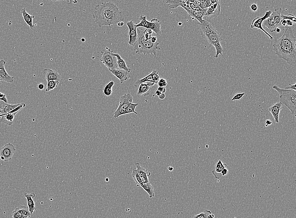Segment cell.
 I'll return each mask as SVG.
<instances>
[{
    "label": "cell",
    "instance_id": "e575fe53",
    "mask_svg": "<svg viewBox=\"0 0 296 218\" xmlns=\"http://www.w3.org/2000/svg\"><path fill=\"white\" fill-rule=\"evenodd\" d=\"M138 105H139L138 103L135 104L133 103L130 104L125 110V115L132 113H134L137 115L138 113L135 112V109Z\"/></svg>",
    "mask_w": 296,
    "mask_h": 218
},
{
    "label": "cell",
    "instance_id": "be15d7a7",
    "mask_svg": "<svg viewBox=\"0 0 296 218\" xmlns=\"http://www.w3.org/2000/svg\"><path fill=\"white\" fill-rule=\"evenodd\" d=\"M168 170H169V171H170V172H172V171L173 170H174V168L173 167H172V166H169V167H168Z\"/></svg>",
    "mask_w": 296,
    "mask_h": 218
},
{
    "label": "cell",
    "instance_id": "680465c9",
    "mask_svg": "<svg viewBox=\"0 0 296 218\" xmlns=\"http://www.w3.org/2000/svg\"><path fill=\"white\" fill-rule=\"evenodd\" d=\"M117 25L119 27H123L124 25V22H123V21H122V22H119V23H117Z\"/></svg>",
    "mask_w": 296,
    "mask_h": 218
},
{
    "label": "cell",
    "instance_id": "bcb514c9",
    "mask_svg": "<svg viewBox=\"0 0 296 218\" xmlns=\"http://www.w3.org/2000/svg\"><path fill=\"white\" fill-rule=\"evenodd\" d=\"M144 35L145 37L146 38L147 40H151V38H152V36H151V34H149L146 33V32L145 30L144 31Z\"/></svg>",
    "mask_w": 296,
    "mask_h": 218
},
{
    "label": "cell",
    "instance_id": "6da1fadb",
    "mask_svg": "<svg viewBox=\"0 0 296 218\" xmlns=\"http://www.w3.org/2000/svg\"><path fill=\"white\" fill-rule=\"evenodd\" d=\"M296 39L292 28L285 27L282 36L277 39L272 45L276 55L285 60L289 65L295 66L296 64Z\"/></svg>",
    "mask_w": 296,
    "mask_h": 218
},
{
    "label": "cell",
    "instance_id": "f546056e",
    "mask_svg": "<svg viewBox=\"0 0 296 218\" xmlns=\"http://www.w3.org/2000/svg\"><path fill=\"white\" fill-rule=\"evenodd\" d=\"M15 209L20 212L25 218H29L31 216V214L29 211L28 207L20 205L16 208Z\"/></svg>",
    "mask_w": 296,
    "mask_h": 218
},
{
    "label": "cell",
    "instance_id": "1f68e13d",
    "mask_svg": "<svg viewBox=\"0 0 296 218\" xmlns=\"http://www.w3.org/2000/svg\"><path fill=\"white\" fill-rule=\"evenodd\" d=\"M132 176L133 180L135 182V184L137 187H141L143 185V183L139 175L137 172L136 169H133Z\"/></svg>",
    "mask_w": 296,
    "mask_h": 218
},
{
    "label": "cell",
    "instance_id": "8d00e7d4",
    "mask_svg": "<svg viewBox=\"0 0 296 218\" xmlns=\"http://www.w3.org/2000/svg\"><path fill=\"white\" fill-rule=\"evenodd\" d=\"M211 213H212L211 211L209 210H206L204 212L196 215L193 217V218H207L209 215Z\"/></svg>",
    "mask_w": 296,
    "mask_h": 218
},
{
    "label": "cell",
    "instance_id": "d6986e66",
    "mask_svg": "<svg viewBox=\"0 0 296 218\" xmlns=\"http://www.w3.org/2000/svg\"><path fill=\"white\" fill-rule=\"evenodd\" d=\"M44 74L45 76L47 81L50 80H56L60 81L61 75L56 70L49 69H44Z\"/></svg>",
    "mask_w": 296,
    "mask_h": 218
},
{
    "label": "cell",
    "instance_id": "ab89813d",
    "mask_svg": "<svg viewBox=\"0 0 296 218\" xmlns=\"http://www.w3.org/2000/svg\"><path fill=\"white\" fill-rule=\"evenodd\" d=\"M244 95H245L244 93H239L236 94L232 98L231 101H234L241 100Z\"/></svg>",
    "mask_w": 296,
    "mask_h": 218
},
{
    "label": "cell",
    "instance_id": "7c38bea8",
    "mask_svg": "<svg viewBox=\"0 0 296 218\" xmlns=\"http://www.w3.org/2000/svg\"><path fill=\"white\" fill-rule=\"evenodd\" d=\"M129 29V41L128 43L131 46H133L136 43L138 38L137 27L133 20H131L126 23Z\"/></svg>",
    "mask_w": 296,
    "mask_h": 218
},
{
    "label": "cell",
    "instance_id": "5b68a950",
    "mask_svg": "<svg viewBox=\"0 0 296 218\" xmlns=\"http://www.w3.org/2000/svg\"><path fill=\"white\" fill-rule=\"evenodd\" d=\"M272 89L279 94V102L287 107L291 113L296 117V91L281 89L276 85L273 86Z\"/></svg>",
    "mask_w": 296,
    "mask_h": 218
},
{
    "label": "cell",
    "instance_id": "ee69618b",
    "mask_svg": "<svg viewBox=\"0 0 296 218\" xmlns=\"http://www.w3.org/2000/svg\"><path fill=\"white\" fill-rule=\"evenodd\" d=\"M250 9L252 12H256L257 11L258 6L257 4L256 3H253L250 6Z\"/></svg>",
    "mask_w": 296,
    "mask_h": 218
},
{
    "label": "cell",
    "instance_id": "836d02e7",
    "mask_svg": "<svg viewBox=\"0 0 296 218\" xmlns=\"http://www.w3.org/2000/svg\"><path fill=\"white\" fill-rule=\"evenodd\" d=\"M151 75H152V73L151 72V73L149 74L146 77H143L142 79H139V80H137L135 84V86L136 87H139V86L141 84L145 82H147V81H150V82H153L155 83V82L152 79Z\"/></svg>",
    "mask_w": 296,
    "mask_h": 218
},
{
    "label": "cell",
    "instance_id": "5bb4252c",
    "mask_svg": "<svg viewBox=\"0 0 296 218\" xmlns=\"http://www.w3.org/2000/svg\"><path fill=\"white\" fill-rule=\"evenodd\" d=\"M6 61L4 60H0V79L6 83H12L14 81V77L9 74L5 69Z\"/></svg>",
    "mask_w": 296,
    "mask_h": 218
},
{
    "label": "cell",
    "instance_id": "e0dca14e",
    "mask_svg": "<svg viewBox=\"0 0 296 218\" xmlns=\"http://www.w3.org/2000/svg\"><path fill=\"white\" fill-rule=\"evenodd\" d=\"M109 72L113 74V75L119 79L121 84H123L124 81L129 79L128 73L124 70L119 69H108Z\"/></svg>",
    "mask_w": 296,
    "mask_h": 218
},
{
    "label": "cell",
    "instance_id": "b9f144b4",
    "mask_svg": "<svg viewBox=\"0 0 296 218\" xmlns=\"http://www.w3.org/2000/svg\"><path fill=\"white\" fill-rule=\"evenodd\" d=\"M12 218H25L16 209L12 212Z\"/></svg>",
    "mask_w": 296,
    "mask_h": 218
},
{
    "label": "cell",
    "instance_id": "d4e9b609",
    "mask_svg": "<svg viewBox=\"0 0 296 218\" xmlns=\"http://www.w3.org/2000/svg\"><path fill=\"white\" fill-rule=\"evenodd\" d=\"M281 11H282V9L281 8H279L275 10L274 12L271 13V15L274 20L276 28H279V27L281 25V22L282 20L281 16Z\"/></svg>",
    "mask_w": 296,
    "mask_h": 218
},
{
    "label": "cell",
    "instance_id": "52a82bcc",
    "mask_svg": "<svg viewBox=\"0 0 296 218\" xmlns=\"http://www.w3.org/2000/svg\"><path fill=\"white\" fill-rule=\"evenodd\" d=\"M133 97L131 94H125L120 98L119 105L114 113V118H117L120 116L125 115V110L130 104L133 103Z\"/></svg>",
    "mask_w": 296,
    "mask_h": 218
},
{
    "label": "cell",
    "instance_id": "7402d4cb",
    "mask_svg": "<svg viewBox=\"0 0 296 218\" xmlns=\"http://www.w3.org/2000/svg\"><path fill=\"white\" fill-rule=\"evenodd\" d=\"M21 104H9L8 103H6L5 102H2V104L0 105V113L1 114L8 113L12 111V110L15 109L16 108L20 106Z\"/></svg>",
    "mask_w": 296,
    "mask_h": 218
},
{
    "label": "cell",
    "instance_id": "d590c367",
    "mask_svg": "<svg viewBox=\"0 0 296 218\" xmlns=\"http://www.w3.org/2000/svg\"><path fill=\"white\" fill-rule=\"evenodd\" d=\"M212 5L211 0H204V1H201L199 8L202 9H206L209 8Z\"/></svg>",
    "mask_w": 296,
    "mask_h": 218
},
{
    "label": "cell",
    "instance_id": "4316f807",
    "mask_svg": "<svg viewBox=\"0 0 296 218\" xmlns=\"http://www.w3.org/2000/svg\"><path fill=\"white\" fill-rule=\"evenodd\" d=\"M263 24L265 26L267 27L271 32H276V28L274 20L272 15H271L269 18L263 22Z\"/></svg>",
    "mask_w": 296,
    "mask_h": 218
},
{
    "label": "cell",
    "instance_id": "681fc988",
    "mask_svg": "<svg viewBox=\"0 0 296 218\" xmlns=\"http://www.w3.org/2000/svg\"><path fill=\"white\" fill-rule=\"evenodd\" d=\"M228 171L227 169L225 168L224 169L222 172H221V176H224L225 175H227L228 173Z\"/></svg>",
    "mask_w": 296,
    "mask_h": 218
},
{
    "label": "cell",
    "instance_id": "7a4b0ae2",
    "mask_svg": "<svg viewBox=\"0 0 296 218\" xmlns=\"http://www.w3.org/2000/svg\"><path fill=\"white\" fill-rule=\"evenodd\" d=\"M93 18L100 27L117 24L124 20L122 12L118 7L111 2H104L95 6L93 13Z\"/></svg>",
    "mask_w": 296,
    "mask_h": 218
},
{
    "label": "cell",
    "instance_id": "7bdbcfd3",
    "mask_svg": "<svg viewBox=\"0 0 296 218\" xmlns=\"http://www.w3.org/2000/svg\"><path fill=\"white\" fill-rule=\"evenodd\" d=\"M0 101L6 103H8V102L7 99L6 98V95L5 94H3V93L0 92Z\"/></svg>",
    "mask_w": 296,
    "mask_h": 218
},
{
    "label": "cell",
    "instance_id": "2e32d148",
    "mask_svg": "<svg viewBox=\"0 0 296 218\" xmlns=\"http://www.w3.org/2000/svg\"><path fill=\"white\" fill-rule=\"evenodd\" d=\"M135 166L137 172L141 178L143 184L150 183L149 177L151 175V173L149 172L147 170L142 167L139 163H135Z\"/></svg>",
    "mask_w": 296,
    "mask_h": 218
},
{
    "label": "cell",
    "instance_id": "484cf974",
    "mask_svg": "<svg viewBox=\"0 0 296 218\" xmlns=\"http://www.w3.org/2000/svg\"><path fill=\"white\" fill-rule=\"evenodd\" d=\"M151 90V87L147 85L146 84L142 83L139 86L137 95L138 96L146 97V96H147L150 95Z\"/></svg>",
    "mask_w": 296,
    "mask_h": 218
},
{
    "label": "cell",
    "instance_id": "11a10c76",
    "mask_svg": "<svg viewBox=\"0 0 296 218\" xmlns=\"http://www.w3.org/2000/svg\"><path fill=\"white\" fill-rule=\"evenodd\" d=\"M158 97L161 100H163L165 98V94L161 93V95Z\"/></svg>",
    "mask_w": 296,
    "mask_h": 218
},
{
    "label": "cell",
    "instance_id": "db71d44e",
    "mask_svg": "<svg viewBox=\"0 0 296 218\" xmlns=\"http://www.w3.org/2000/svg\"><path fill=\"white\" fill-rule=\"evenodd\" d=\"M157 37H152L151 39V42L153 43H155L157 42Z\"/></svg>",
    "mask_w": 296,
    "mask_h": 218
},
{
    "label": "cell",
    "instance_id": "f5cc1de1",
    "mask_svg": "<svg viewBox=\"0 0 296 218\" xmlns=\"http://www.w3.org/2000/svg\"><path fill=\"white\" fill-rule=\"evenodd\" d=\"M44 85L43 83L39 84V85H38V88L40 90H43L44 89Z\"/></svg>",
    "mask_w": 296,
    "mask_h": 218
},
{
    "label": "cell",
    "instance_id": "83f0119b",
    "mask_svg": "<svg viewBox=\"0 0 296 218\" xmlns=\"http://www.w3.org/2000/svg\"><path fill=\"white\" fill-rule=\"evenodd\" d=\"M114 85V82L111 80L104 86L103 89V93L106 97H109L113 93V88Z\"/></svg>",
    "mask_w": 296,
    "mask_h": 218
},
{
    "label": "cell",
    "instance_id": "74e56055",
    "mask_svg": "<svg viewBox=\"0 0 296 218\" xmlns=\"http://www.w3.org/2000/svg\"><path fill=\"white\" fill-rule=\"evenodd\" d=\"M282 20H291L292 22L295 24L296 22V18L294 16L291 14H289L287 15H281Z\"/></svg>",
    "mask_w": 296,
    "mask_h": 218
},
{
    "label": "cell",
    "instance_id": "60d3db41",
    "mask_svg": "<svg viewBox=\"0 0 296 218\" xmlns=\"http://www.w3.org/2000/svg\"><path fill=\"white\" fill-rule=\"evenodd\" d=\"M157 84L158 87H166L168 85V83H167V80L165 79H163V78H161L158 80Z\"/></svg>",
    "mask_w": 296,
    "mask_h": 218
},
{
    "label": "cell",
    "instance_id": "94428289",
    "mask_svg": "<svg viewBox=\"0 0 296 218\" xmlns=\"http://www.w3.org/2000/svg\"><path fill=\"white\" fill-rule=\"evenodd\" d=\"M215 218V215H214V214H212V213H211V214L209 215L208 216V217H207V218Z\"/></svg>",
    "mask_w": 296,
    "mask_h": 218
},
{
    "label": "cell",
    "instance_id": "f1b7e54d",
    "mask_svg": "<svg viewBox=\"0 0 296 218\" xmlns=\"http://www.w3.org/2000/svg\"><path fill=\"white\" fill-rule=\"evenodd\" d=\"M141 187L143 188V189L148 193L150 198L154 197V189L150 183L143 184Z\"/></svg>",
    "mask_w": 296,
    "mask_h": 218
},
{
    "label": "cell",
    "instance_id": "c3c4849f",
    "mask_svg": "<svg viewBox=\"0 0 296 218\" xmlns=\"http://www.w3.org/2000/svg\"><path fill=\"white\" fill-rule=\"evenodd\" d=\"M286 20V25H287V26H288V27L292 26H293L294 24V23L293 22L291 21V20Z\"/></svg>",
    "mask_w": 296,
    "mask_h": 218
},
{
    "label": "cell",
    "instance_id": "03108f58",
    "mask_svg": "<svg viewBox=\"0 0 296 218\" xmlns=\"http://www.w3.org/2000/svg\"><path fill=\"white\" fill-rule=\"evenodd\" d=\"M5 114H0V117H2V116H3Z\"/></svg>",
    "mask_w": 296,
    "mask_h": 218
},
{
    "label": "cell",
    "instance_id": "ac0fdd59",
    "mask_svg": "<svg viewBox=\"0 0 296 218\" xmlns=\"http://www.w3.org/2000/svg\"><path fill=\"white\" fill-rule=\"evenodd\" d=\"M283 105L280 102L273 104L271 107H269V111L272 114V117L274 118L275 122L278 123L279 122V115L280 111L282 109Z\"/></svg>",
    "mask_w": 296,
    "mask_h": 218
},
{
    "label": "cell",
    "instance_id": "f35d334b",
    "mask_svg": "<svg viewBox=\"0 0 296 218\" xmlns=\"http://www.w3.org/2000/svg\"><path fill=\"white\" fill-rule=\"evenodd\" d=\"M151 73H152L151 77H152V79L155 82V84H157L158 80H160V77L158 75L159 71L157 70H153Z\"/></svg>",
    "mask_w": 296,
    "mask_h": 218
},
{
    "label": "cell",
    "instance_id": "f6af8a7d",
    "mask_svg": "<svg viewBox=\"0 0 296 218\" xmlns=\"http://www.w3.org/2000/svg\"><path fill=\"white\" fill-rule=\"evenodd\" d=\"M157 90L159 91L161 93L165 94L166 92V89L165 87H158Z\"/></svg>",
    "mask_w": 296,
    "mask_h": 218
},
{
    "label": "cell",
    "instance_id": "f907efd6",
    "mask_svg": "<svg viewBox=\"0 0 296 218\" xmlns=\"http://www.w3.org/2000/svg\"><path fill=\"white\" fill-rule=\"evenodd\" d=\"M145 84H146L147 85L149 86V87H153L154 86L155 84V83L153 82H150V81H147V82H145L143 83Z\"/></svg>",
    "mask_w": 296,
    "mask_h": 218
},
{
    "label": "cell",
    "instance_id": "91938a15",
    "mask_svg": "<svg viewBox=\"0 0 296 218\" xmlns=\"http://www.w3.org/2000/svg\"><path fill=\"white\" fill-rule=\"evenodd\" d=\"M161 94V93L159 91L157 90L155 92V95H156L158 96V97H159V96H160Z\"/></svg>",
    "mask_w": 296,
    "mask_h": 218
},
{
    "label": "cell",
    "instance_id": "44dd1931",
    "mask_svg": "<svg viewBox=\"0 0 296 218\" xmlns=\"http://www.w3.org/2000/svg\"><path fill=\"white\" fill-rule=\"evenodd\" d=\"M24 196L27 199L29 211H30L31 214H32L34 212L37 210L35 203L33 200V198L35 197V195L33 193H30V194L24 193Z\"/></svg>",
    "mask_w": 296,
    "mask_h": 218
},
{
    "label": "cell",
    "instance_id": "4fadbf2b",
    "mask_svg": "<svg viewBox=\"0 0 296 218\" xmlns=\"http://www.w3.org/2000/svg\"><path fill=\"white\" fill-rule=\"evenodd\" d=\"M167 4L170 9H175L180 6L186 10L188 15L192 11L189 4V1H167Z\"/></svg>",
    "mask_w": 296,
    "mask_h": 218
},
{
    "label": "cell",
    "instance_id": "003e7915",
    "mask_svg": "<svg viewBox=\"0 0 296 218\" xmlns=\"http://www.w3.org/2000/svg\"><path fill=\"white\" fill-rule=\"evenodd\" d=\"M1 80H1V79H0V81H1Z\"/></svg>",
    "mask_w": 296,
    "mask_h": 218
},
{
    "label": "cell",
    "instance_id": "816d5d0a",
    "mask_svg": "<svg viewBox=\"0 0 296 218\" xmlns=\"http://www.w3.org/2000/svg\"><path fill=\"white\" fill-rule=\"evenodd\" d=\"M272 122L270 120H267L265 122V127H267L268 126L272 125Z\"/></svg>",
    "mask_w": 296,
    "mask_h": 218
},
{
    "label": "cell",
    "instance_id": "cb8c5ba5",
    "mask_svg": "<svg viewBox=\"0 0 296 218\" xmlns=\"http://www.w3.org/2000/svg\"><path fill=\"white\" fill-rule=\"evenodd\" d=\"M113 55L117 58V62L118 69L124 70L129 73L131 71V69H130L127 66L126 63H125L124 59H122V57H121V56L118 53H113Z\"/></svg>",
    "mask_w": 296,
    "mask_h": 218
},
{
    "label": "cell",
    "instance_id": "7dc6e473",
    "mask_svg": "<svg viewBox=\"0 0 296 218\" xmlns=\"http://www.w3.org/2000/svg\"><path fill=\"white\" fill-rule=\"evenodd\" d=\"M289 87H286V89H291V90H293L294 91H296V84H294L291 85V84H289Z\"/></svg>",
    "mask_w": 296,
    "mask_h": 218
},
{
    "label": "cell",
    "instance_id": "603a6c76",
    "mask_svg": "<svg viewBox=\"0 0 296 218\" xmlns=\"http://www.w3.org/2000/svg\"><path fill=\"white\" fill-rule=\"evenodd\" d=\"M207 9H199L195 11H192L190 14L189 16L192 17L194 19H196L197 21L199 22L200 23H202L203 21V17L205 16L207 12Z\"/></svg>",
    "mask_w": 296,
    "mask_h": 218
},
{
    "label": "cell",
    "instance_id": "6f0895ef",
    "mask_svg": "<svg viewBox=\"0 0 296 218\" xmlns=\"http://www.w3.org/2000/svg\"><path fill=\"white\" fill-rule=\"evenodd\" d=\"M193 1V2H194V3L195 4H196V5H198V6L199 7V5H200L201 2V1H198V0H197V1Z\"/></svg>",
    "mask_w": 296,
    "mask_h": 218
},
{
    "label": "cell",
    "instance_id": "277c9868",
    "mask_svg": "<svg viewBox=\"0 0 296 218\" xmlns=\"http://www.w3.org/2000/svg\"><path fill=\"white\" fill-rule=\"evenodd\" d=\"M145 30L143 28H137V40L133 46V48L137 54L153 55L156 56L157 50L160 49L159 46L160 44L157 42L153 43L151 40H147L144 35Z\"/></svg>",
    "mask_w": 296,
    "mask_h": 218
},
{
    "label": "cell",
    "instance_id": "3957f363",
    "mask_svg": "<svg viewBox=\"0 0 296 218\" xmlns=\"http://www.w3.org/2000/svg\"><path fill=\"white\" fill-rule=\"evenodd\" d=\"M199 26L202 33L207 39L209 43L215 47L216 50L215 58H218L220 55H223V49L221 45V41L222 40L221 34L217 32L214 24L203 20L202 22L199 24Z\"/></svg>",
    "mask_w": 296,
    "mask_h": 218
},
{
    "label": "cell",
    "instance_id": "6125c7cd",
    "mask_svg": "<svg viewBox=\"0 0 296 218\" xmlns=\"http://www.w3.org/2000/svg\"><path fill=\"white\" fill-rule=\"evenodd\" d=\"M281 29L279 28H276V32L277 33H279V32H281Z\"/></svg>",
    "mask_w": 296,
    "mask_h": 218
},
{
    "label": "cell",
    "instance_id": "8992f818",
    "mask_svg": "<svg viewBox=\"0 0 296 218\" xmlns=\"http://www.w3.org/2000/svg\"><path fill=\"white\" fill-rule=\"evenodd\" d=\"M140 22L135 24L137 28L142 27L143 28L149 29L152 30L157 35L160 36L161 34V23L160 20L154 18L152 19L151 21L146 20V16L144 15H141L139 17Z\"/></svg>",
    "mask_w": 296,
    "mask_h": 218
},
{
    "label": "cell",
    "instance_id": "e7e4bbea",
    "mask_svg": "<svg viewBox=\"0 0 296 218\" xmlns=\"http://www.w3.org/2000/svg\"><path fill=\"white\" fill-rule=\"evenodd\" d=\"M85 41H86V40H85V39H84V38H82V39H81V41H82V42H85Z\"/></svg>",
    "mask_w": 296,
    "mask_h": 218
},
{
    "label": "cell",
    "instance_id": "8fae6325",
    "mask_svg": "<svg viewBox=\"0 0 296 218\" xmlns=\"http://www.w3.org/2000/svg\"><path fill=\"white\" fill-rule=\"evenodd\" d=\"M26 105L24 103H21L20 106L17 108L12 110L11 112L5 114L0 119V123H1L6 124L9 126H12L13 125L14 117L16 114L22 110L25 107Z\"/></svg>",
    "mask_w": 296,
    "mask_h": 218
},
{
    "label": "cell",
    "instance_id": "9a60e30c",
    "mask_svg": "<svg viewBox=\"0 0 296 218\" xmlns=\"http://www.w3.org/2000/svg\"><path fill=\"white\" fill-rule=\"evenodd\" d=\"M220 1H218L207 9L205 16L209 18L217 17L220 14Z\"/></svg>",
    "mask_w": 296,
    "mask_h": 218
},
{
    "label": "cell",
    "instance_id": "ffe728a7",
    "mask_svg": "<svg viewBox=\"0 0 296 218\" xmlns=\"http://www.w3.org/2000/svg\"><path fill=\"white\" fill-rule=\"evenodd\" d=\"M20 13L22 14L24 20L25 21L27 25H28L30 29L33 30H34L35 26L33 23V20L35 18L34 15H31L27 12L26 8H23L21 10Z\"/></svg>",
    "mask_w": 296,
    "mask_h": 218
},
{
    "label": "cell",
    "instance_id": "4dcf8cb0",
    "mask_svg": "<svg viewBox=\"0 0 296 218\" xmlns=\"http://www.w3.org/2000/svg\"><path fill=\"white\" fill-rule=\"evenodd\" d=\"M227 165L226 164H224L222 161L220 159L217 162V164H215V171H213L212 173L213 174H221V172L224 169L227 167Z\"/></svg>",
    "mask_w": 296,
    "mask_h": 218
},
{
    "label": "cell",
    "instance_id": "ba28073f",
    "mask_svg": "<svg viewBox=\"0 0 296 218\" xmlns=\"http://www.w3.org/2000/svg\"><path fill=\"white\" fill-rule=\"evenodd\" d=\"M102 57L100 61L108 69H117V58L113 55V51L110 49L103 50L102 52Z\"/></svg>",
    "mask_w": 296,
    "mask_h": 218
},
{
    "label": "cell",
    "instance_id": "30bf717a",
    "mask_svg": "<svg viewBox=\"0 0 296 218\" xmlns=\"http://www.w3.org/2000/svg\"><path fill=\"white\" fill-rule=\"evenodd\" d=\"M16 148L15 146L9 143L0 148V159L5 162H9L12 159Z\"/></svg>",
    "mask_w": 296,
    "mask_h": 218
},
{
    "label": "cell",
    "instance_id": "d6a6232c",
    "mask_svg": "<svg viewBox=\"0 0 296 218\" xmlns=\"http://www.w3.org/2000/svg\"><path fill=\"white\" fill-rule=\"evenodd\" d=\"M47 87L46 89V92H49L50 91L54 90L59 85L60 81L56 80H48Z\"/></svg>",
    "mask_w": 296,
    "mask_h": 218
},
{
    "label": "cell",
    "instance_id": "9c48e42d",
    "mask_svg": "<svg viewBox=\"0 0 296 218\" xmlns=\"http://www.w3.org/2000/svg\"><path fill=\"white\" fill-rule=\"evenodd\" d=\"M272 13V12L271 10L267 11L265 12L263 16L261 17L256 18L252 20L251 25V29L255 28L261 30L262 32H264L265 34L267 35L271 40H273V37L270 35L268 32L266 31L265 29H263L262 24L263 22L270 16Z\"/></svg>",
    "mask_w": 296,
    "mask_h": 218
},
{
    "label": "cell",
    "instance_id": "9f6ffc18",
    "mask_svg": "<svg viewBox=\"0 0 296 218\" xmlns=\"http://www.w3.org/2000/svg\"><path fill=\"white\" fill-rule=\"evenodd\" d=\"M145 31H146V33L149 34H152V33H153V31H152V30H150V29H146Z\"/></svg>",
    "mask_w": 296,
    "mask_h": 218
}]
</instances>
